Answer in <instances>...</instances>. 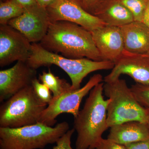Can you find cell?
<instances>
[{"label":"cell","mask_w":149,"mask_h":149,"mask_svg":"<svg viewBox=\"0 0 149 149\" xmlns=\"http://www.w3.org/2000/svg\"><path fill=\"white\" fill-rule=\"evenodd\" d=\"M104 93L110 100L107 109L109 128L131 121L147 123L149 111L139 103L126 81L120 78L105 83Z\"/></svg>","instance_id":"5"},{"label":"cell","mask_w":149,"mask_h":149,"mask_svg":"<svg viewBox=\"0 0 149 149\" xmlns=\"http://www.w3.org/2000/svg\"><path fill=\"white\" fill-rule=\"evenodd\" d=\"M39 80L50 90L53 93V99L56 98L63 93L72 90L71 85L64 79L55 76L50 69L48 72L44 71L40 74Z\"/></svg>","instance_id":"17"},{"label":"cell","mask_w":149,"mask_h":149,"mask_svg":"<svg viewBox=\"0 0 149 149\" xmlns=\"http://www.w3.org/2000/svg\"><path fill=\"white\" fill-rule=\"evenodd\" d=\"M27 63L36 70L52 65L59 67L69 76L73 91L80 89L81 83L88 74L97 70L112 69L114 65L111 61L68 58L47 50L37 43H32L31 54Z\"/></svg>","instance_id":"3"},{"label":"cell","mask_w":149,"mask_h":149,"mask_svg":"<svg viewBox=\"0 0 149 149\" xmlns=\"http://www.w3.org/2000/svg\"><path fill=\"white\" fill-rule=\"evenodd\" d=\"M93 15L108 26L120 27L134 21L132 13L118 0H102Z\"/></svg>","instance_id":"16"},{"label":"cell","mask_w":149,"mask_h":149,"mask_svg":"<svg viewBox=\"0 0 149 149\" xmlns=\"http://www.w3.org/2000/svg\"><path fill=\"white\" fill-rule=\"evenodd\" d=\"M110 128L107 139L124 146L149 139V128L145 123L129 121Z\"/></svg>","instance_id":"15"},{"label":"cell","mask_w":149,"mask_h":149,"mask_svg":"<svg viewBox=\"0 0 149 149\" xmlns=\"http://www.w3.org/2000/svg\"><path fill=\"white\" fill-rule=\"evenodd\" d=\"M129 10L134 21L142 22L146 10L148 0H118Z\"/></svg>","instance_id":"19"},{"label":"cell","mask_w":149,"mask_h":149,"mask_svg":"<svg viewBox=\"0 0 149 149\" xmlns=\"http://www.w3.org/2000/svg\"><path fill=\"white\" fill-rule=\"evenodd\" d=\"M95 149H127L124 145L117 143L108 139L102 138L98 142Z\"/></svg>","instance_id":"23"},{"label":"cell","mask_w":149,"mask_h":149,"mask_svg":"<svg viewBox=\"0 0 149 149\" xmlns=\"http://www.w3.org/2000/svg\"><path fill=\"white\" fill-rule=\"evenodd\" d=\"M52 22L47 9L37 4L24 9L20 16L11 20L8 24L33 43L42 40Z\"/></svg>","instance_id":"8"},{"label":"cell","mask_w":149,"mask_h":149,"mask_svg":"<svg viewBox=\"0 0 149 149\" xmlns=\"http://www.w3.org/2000/svg\"><path fill=\"white\" fill-rule=\"evenodd\" d=\"M104 83L96 85L90 92L83 109L74 118L77 132L75 149H95L104 132L109 128L107 109L109 99H104Z\"/></svg>","instance_id":"2"},{"label":"cell","mask_w":149,"mask_h":149,"mask_svg":"<svg viewBox=\"0 0 149 149\" xmlns=\"http://www.w3.org/2000/svg\"><path fill=\"white\" fill-rule=\"evenodd\" d=\"M91 32L102 60L114 63L124 51L120 27L105 25Z\"/></svg>","instance_id":"13"},{"label":"cell","mask_w":149,"mask_h":149,"mask_svg":"<svg viewBox=\"0 0 149 149\" xmlns=\"http://www.w3.org/2000/svg\"><path fill=\"white\" fill-rule=\"evenodd\" d=\"M74 131V128L69 129L57 141L56 146L52 149H73L71 146V138Z\"/></svg>","instance_id":"22"},{"label":"cell","mask_w":149,"mask_h":149,"mask_svg":"<svg viewBox=\"0 0 149 149\" xmlns=\"http://www.w3.org/2000/svg\"><path fill=\"white\" fill-rule=\"evenodd\" d=\"M124 50L133 54L149 51V27L142 22L134 21L120 27Z\"/></svg>","instance_id":"14"},{"label":"cell","mask_w":149,"mask_h":149,"mask_svg":"<svg viewBox=\"0 0 149 149\" xmlns=\"http://www.w3.org/2000/svg\"><path fill=\"white\" fill-rule=\"evenodd\" d=\"M32 85L36 95L42 102L47 105L50 103L53 96L51 94L50 90L46 85L40 83L36 77L32 80Z\"/></svg>","instance_id":"21"},{"label":"cell","mask_w":149,"mask_h":149,"mask_svg":"<svg viewBox=\"0 0 149 149\" xmlns=\"http://www.w3.org/2000/svg\"><path fill=\"white\" fill-rule=\"evenodd\" d=\"M17 5L24 9L37 4L36 0H11Z\"/></svg>","instance_id":"26"},{"label":"cell","mask_w":149,"mask_h":149,"mask_svg":"<svg viewBox=\"0 0 149 149\" xmlns=\"http://www.w3.org/2000/svg\"><path fill=\"white\" fill-rule=\"evenodd\" d=\"M139 103L149 111V86L136 83L130 88Z\"/></svg>","instance_id":"20"},{"label":"cell","mask_w":149,"mask_h":149,"mask_svg":"<svg viewBox=\"0 0 149 149\" xmlns=\"http://www.w3.org/2000/svg\"><path fill=\"white\" fill-rule=\"evenodd\" d=\"M77 3L89 13L93 15L102 0H76Z\"/></svg>","instance_id":"24"},{"label":"cell","mask_w":149,"mask_h":149,"mask_svg":"<svg viewBox=\"0 0 149 149\" xmlns=\"http://www.w3.org/2000/svg\"><path fill=\"white\" fill-rule=\"evenodd\" d=\"M143 22L149 27V0L148 1V6L146 12H145L143 19Z\"/></svg>","instance_id":"28"},{"label":"cell","mask_w":149,"mask_h":149,"mask_svg":"<svg viewBox=\"0 0 149 149\" xmlns=\"http://www.w3.org/2000/svg\"><path fill=\"white\" fill-rule=\"evenodd\" d=\"M147 123L148 124V126L149 128V113L148 115V119H147Z\"/></svg>","instance_id":"29"},{"label":"cell","mask_w":149,"mask_h":149,"mask_svg":"<svg viewBox=\"0 0 149 149\" xmlns=\"http://www.w3.org/2000/svg\"><path fill=\"white\" fill-rule=\"evenodd\" d=\"M32 43L18 30L8 24L0 26V66L15 61L27 62L31 54Z\"/></svg>","instance_id":"9"},{"label":"cell","mask_w":149,"mask_h":149,"mask_svg":"<svg viewBox=\"0 0 149 149\" xmlns=\"http://www.w3.org/2000/svg\"><path fill=\"white\" fill-rule=\"evenodd\" d=\"M47 9L52 22H69L91 32L106 25L100 19L85 10L76 0H57Z\"/></svg>","instance_id":"10"},{"label":"cell","mask_w":149,"mask_h":149,"mask_svg":"<svg viewBox=\"0 0 149 149\" xmlns=\"http://www.w3.org/2000/svg\"><path fill=\"white\" fill-rule=\"evenodd\" d=\"M24 9L19 6L11 0L1 2L0 3V24L6 25L9 22L21 15Z\"/></svg>","instance_id":"18"},{"label":"cell","mask_w":149,"mask_h":149,"mask_svg":"<svg viewBox=\"0 0 149 149\" xmlns=\"http://www.w3.org/2000/svg\"><path fill=\"white\" fill-rule=\"evenodd\" d=\"M127 149H149V139L125 145Z\"/></svg>","instance_id":"25"},{"label":"cell","mask_w":149,"mask_h":149,"mask_svg":"<svg viewBox=\"0 0 149 149\" xmlns=\"http://www.w3.org/2000/svg\"><path fill=\"white\" fill-rule=\"evenodd\" d=\"M40 44L55 53H61L68 58H87L102 61L91 31L66 21L52 22Z\"/></svg>","instance_id":"1"},{"label":"cell","mask_w":149,"mask_h":149,"mask_svg":"<svg viewBox=\"0 0 149 149\" xmlns=\"http://www.w3.org/2000/svg\"><path fill=\"white\" fill-rule=\"evenodd\" d=\"M47 106L29 85L1 105L0 127L17 128L36 124Z\"/></svg>","instance_id":"6"},{"label":"cell","mask_w":149,"mask_h":149,"mask_svg":"<svg viewBox=\"0 0 149 149\" xmlns=\"http://www.w3.org/2000/svg\"><path fill=\"white\" fill-rule=\"evenodd\" d=\"M36 70L23 61L8 69L0 71V102H1L16 94L22 89L32 85L36 77Z\"/></svg>","instance_id":"12"},{"label":"cell","mask_w":149,"mask_h":149,"mask_svg":"<svg viewBox=\"0 0 149 149\" xmlns=\"http://www.w3.org/2000/svg\"><path fill=\"white\" fill-rule=\"evenodd\" d=\"M57 0H36L38 5L46 8L52 5Z\"/></svg>","instance_id":"27"},{"label":"cell","mask_w":149,"mask_h":149,"mask_svg":"<svg viewBox=\"0 0 149 149\" xmlns=\"http://www.w3.org/2000/svg\"><path fill=\"white\" fill-rule=\"evenodd\" d=\"M123 74L130 76L136 83L149 86V54H133L124 50L104 81L105 83L112 82Z\"/></svg>","instance_id":"11"},{"label":"cell","mask_w":149,"mask_h":149,"mask_svg":"<svg viewBox=\"0 0 149 149\" xmlns=\"http://www.w3.org/2000/svg\"><path fill=\"white\" fill-rule=\"evenodd\" d=\"M147 54H149V51L148 52V53H147Z\"/></svg>","instance_id":"30"},{"label":"cell","mask_w":149,"mask_h":149,"mask_svg":"<svg viewBox=\"0 0 149 149\" xmlns=\"http://www.w3.org/2000/svg\"><path fill=\"white\" fill-rule=\"evenodd\" d=\"M66 121L55 126L38 122L17 128L0 127V149H42L56 143L69 130Z\"/></svg>","instance_id":"4"},{"label":"cell","mask_w":149,"mask_h":149,"mask_svg":"<svg viewBox=\"0 0 149 149\" xmlns=\"http://www.w3.org/2000/svg\"><path fill=\"white\" fill-rule=\"evenodd\" d=\"M102 80L101 74H94L82 88L74 91L71 90L53 99L43 111L39 122L53 126L56 122V118L62 113H70L76 117L80 111L79 108L83 98Z\"/></svg>","instance_id":"7"}]
</instances>
